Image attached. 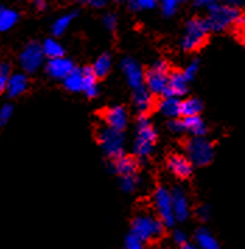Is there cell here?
<instances>
[{
  "mask_svg": "<svg viewBox=\"0 0 245 249\" xmlns=\"http://www.w3.org/2000/svg\"><path fill=\"white\" fill-rule=\"evenodd\" d=\"M209 28L205 20L201 18H193L187 23L185 27V34L181 39V46L185 51H195L199 49L207 39Z\"/></svg>",
  "mask_w": 245,
  "mask_h": 249,
  "instance_id": "obj_4",
  "label": "cell"
},
{
  "mask_svg": "<svg viewBox=\"0 0 245 249\" xmlns=\"http://www.w3.org/2000/svg\"><path fill=\"white\" fill-rule=\"evenodd\" d=\"M199 6H203V7H209L212 6L213 3H216V0H195Z\"/></svg>",
  "mask_w": 245,
  "mask_h": 249,
  "instance_id": "obj_42",
  "label": "cell"
},
{
  "mask_svg": "<svg viewBox=\"0 0 245 249\" xmlns=\"http://www.w3.org/2000/svg\"><path fill=\"white\" fill-rule=\"evenodd\" d=\"M112 66V60L111 56L110 55H107V53H104V55H101L97 60H95V63L93 65V71H94V74L97 76V79H102V77H105L108 73H110V70H111Z\"/></svg>",
  "mask_w": 245,
  "mask_h": 249,
  "instance_id": "obj_24",
  "label": "cell"
},
{
  "mask_svg": "<svg viewBox=\"0 0 245 249\" xmlns=\"http://www.w3.org/2000/svg\"><path fill=\"white\" fill-rule=\"evenodd\" d=\"M203 108L202 102L198 98H189L181 102V115L182 116H193L199 115Z\"/></svg>",
  "mask_w": 245,
  "mask_h": 249,
  "instance_id": "obj_27",
  "label": "cell"
},
{
  "mask_svg": "<svg viewBox=\"0 0 245 249\" xmlns=\"http://www.w3.org/2000/svg\"><path fill=\"white\" fill-rule=\"evenodd\" d=\"M174 242L179 245V247H182V245H185L187 242H188V237H187V234L185 232H182V231H175L174 232Z\"/></svg>",
  "mask_w": 245,
  "mask_h": 249,
  "instance_id": "obj_38",
  "label": "cell"
},
{
  "mask_svg": "<svg viewBox=\"0 0 245 249\" xmlns=\"http://www.w3.org/2000/svg\"><path fill=\"white\" fill-rule=\"evenodd\" d=\"M121 68H122L123 74L128 80V84L132 87V89H139L142 86H145V74H143V70L139 66V63L131 59V57H126L123 59L122 63H121Z\"/></svg>",
  "mask_w": 245,
  "mask_h": 249,
  "instance_id": "obj_10",
  "label": "cell"
},
{
  "mask_svg": "<svg viewBox=\"0 0 245 249\" xmlns=\"http://www.w3.org/2000/svg\"><path fill=\"white\" fill-rule=\"evenodd\" d=\"M28 87V80H27V76L22 74V73H16L13 76H9L7 79V84H6V91L9 94V97L11 98H16L19 95H21L25 92Z\"/></svg>",
  "mask_w": 245,
  "mask_h": 249,
  "instance_id": "obj_16",
  "label": "cell"
},
{
  "mask_svg": "<svg viewBox=\"0 0 245 249\" xmlns=\"http://www.w3.org/2000/svg\"><path fill=\"white\" fill-rule=\"evenodd\" d=\"M187 154L192 165L203 167L213 160L214 150L212 143L203 136H193L187 143Z\"/></svg>",
  "mask_w": 245,
  "mask_h": 249,
  "instance_id": "obj_5",
  "label": "cell"
},
{
  "mask_svg": "<svg viewBox=\"0 0 245 249\" xmlns=\"http://www.w3.org/2000/svg\"><path fill=\"white\" fill-rule=\"evenodd\" d=\"M133 102L136 109L142 113V115H146V113L151 109V107H153V98H151L150 91L147 90V87L142 86L139 89H134Z\"/></svg>",
  "mask_w": 245,
  "mask_h": 249,
  "instance_id": "obj_17",
  "label": "cell"
},
{
  "mask_svg": "<svg viewBox=\"0 0 245 249\" xmlns=\"http://www.w3.org/2000/svg\"><path fill=\"white\" fill-rule=\"evenodd\" d=\"M143 244H145V242L137 237L136 234H133V232H131V234L126 237V239H125V248L128 249H140L143 247Z\"/></svg>",
  "mask_w": 245,
  "mask_h": 249,
  "instance_id": "obj_33",
  "label": "cell"
},
{
  "mask_svg": "<svg viewBox=\"0 0 245 249\" xmlns=\"http://www.w3.org/2000/svg\"><path fill=\"white\" fill-rule=\"evenodd\" d=\"M113 160H115V162L112 164V165H113V171H115L116 174H119L121 177H122V175H129V174H136L137 162L134 161V159L121 156V157Z\"/></svg>",
  "mask_w": 245,
  "mask_h": 249,
  "instance_id": "obj_21",
  "label": "cell"
},
{
  "mask_svg": "<svg viewBox=\"0 0 245 249\" xmlns=\"http://www.w3.org/2000/svg\"><path fill=\"white\" fill-rule=\"evenodd\" d=\"M78 1H81L84 4H90L95 9H101L107 4V0H78Z\"/></svg>",
  "mask_w": 245,
  "mask_h": 249,
  "instance_id": "obj_39",
  "label": "cell"
},
{
  "mask_svg": "<svg viewBox=\"0 0 245 249\" xmlns=\"http://www.w3.org/2000/svg\"><path fill=\"white\" fill-rule=\"evenodd\" d=\"M104 121L108 127L123 132L128 124V112L123 107H112L104 112Z\"/></svg>",
  "mask_w": 245,
  "mask_h": 249,
  "instance_id": "obj_13",
  "label": "cell"
},
{
  "mask_svg": "<svg viewBox=\"0 0 245 249\" xmlns=\"http://www.w3.org/2000/svg\"><path fill=\"white\" fill-rule=\"evenodd\" d=\"M171 202L175 221H185L189 217V203L185 192L179 188H175L171 192Z\"/></svg>",
  "mask_w": 245,
  "mask_h": 249,
  "instance_id": "obj_12",
  "label": "cell"
},
{
  "mask_svg": "<svg viewBox=\"0 0 245 249\" xmlns=\"http://www.w3.org/2000/svg\"><path fill=\"white\" fill-rule=\"evenodd\" d=\"M139 177L136 174H129V175H122L121 177V188L125 192H133L139 186Z\"/></svg>",
  "mask_w": 245,
  "mask_h": 249,
  "instance_id": "obj_29",
  "label": "cell"
},
{
  "mask_svg": "<svg viewBox=\"0 0 245 249\" xmlns=\"http://www.w3.org/2000/svg\"><path fill=\"white\" fill-rule=\"evenodd\" d=\"M44 52L39 44L37 42H30L21 51L20 56H19V62L20 66L22 68L24 71L27 73H35L38 69L42 66L44 63Z\"/></svg>",
  "mask_w": 245,
  "mask_h": 249,
  "instance_id": "obj_8",
  "label": "cell"
},
{
  "mask_svg": "<svg viewBox=\"0 0 245 249\" xmlns=\"http://www.w3.org/2000/svg\"><path fill=\"white\" fill-rule=\"evenodd\" d=\"M188 90V80L184 77L182 73L174 71L168 74L167 90L163 97H181Z\"/></svg>",
  "mask_w": 245,
  "mask_h": 249,
  "instance_id": "obj_14",
  "label": "cell"
},
{
  "mask_svg": "<svg viewBox=\"0 0 245 249\" xmlns=\"http://www.w3.org/2000/svg\"><path fill=\"white\" fill-rule=\"evenodd\" d=\"M41 48H42V52H44L45 56H48L49 59L65 55L63 46L60 45L56 39H46L44 44L41 45Z\"/></svg>",
  "mask_w": 245,
  "mask_h": 249,
  "instance_id": "obj_26",
  "label": "cell"
},
{
  "mask_svg": "<svg viewBox=\"0 0 245 249\" xmlns=\"http://www.w3.org/2000/svg\"><path fill=\"white\" fill-rule=\"evenodd\" d=\"M19 21V13L13 9L0 7V33L11 30Z\"/></svg>",
  "mask_w": 245,
  "mask_h": 249,
  "instance_id": "obj_23",
  "label": "cell"
},
{
  "mask_svg": "<svg viewBox=\"0 0 245 249\" xmlns=\"http://www.w3.org/2000/svg\"><path fill=\"white\" fill-rule=\"evenodd\" d=\"M196 213H198L201 220H207L210 217V207L209 206H201Z\"/></svg>",
  "mask_w": 245,
  "mask_h": 249,
  "instance_id": "obj_40",
  "label": "cell"
},
{
  "mask_svg": "<svg viewBox=\"0 0 245 249\" xmlns=\"http://www.w3.org/2000/svg\"><path fill=\"white\" fill-rule=\"evenodd\" d=\"M157 0H129L132 10H149L156 7Z\"/></svg>",
  "mask_w": 245,
  "mask_h": 249,
  "instance_id": "obj_31",
  "label": "cell"
},
{
  "mask_svg": "<svg viewBox=\"0 0 245 249\" xmlns=\"http://www.w3.org/2000/svg\"><path fill=\"white\" fill-rule=\"evenodd\" d=\"M13 115V107L10 104H4L1 108H0V124H4L9 122V119Z\"/></svg>",
  "mask_w": 245,
  "mask_h": 249,
  "instance_id": "obj_35",
  "label": "cell"
},
{
  "mask_svg": "<svg viewBox=\"0 0 245 249\" xmlns=\"http://www.w3.org/2000/svg\"><path fill=\"white\" fill-rule=\"evenodd\" d=\"M65 89L72 92H80L83 90V71L81 69H73L63 79Z\"/></svg>",
  "mask_w": 245,
  "mask_h": 249,
  "instance_id": "obj_22",
  "label": "cell"
},
{
  "mask_svg": "<svg viewBox=\"0 0 245 249\" xmlns=\"http://www.w3.org/2000/svg\"><path fill=\"white\" fill-rule=\"evenodd\" d=\"M168 81V65L164 60L156 62L145 76V83L147 90L154 94L164 95L167 90Z\"/></svg>",
  "mask_w": 245,
  "mask_h": 249,
  "instance_id": "obj_7",
  "label": "cell"
},
{
  "mask_svg": "<svg viewBox=\"0 0 245 249\" xmlns=\"http://www.w3.org/2000/svg\"><path fill=\"white\" fill-rule=\"evenodd\" d=\"M154 207L160 220L166 227H172L175 224V217L172 213V202L171 192L166 188H158L154 193Z\"/></svg>",
  "mask_w": 245,
  "mask_h": 249,
  "instance_id": "obj_9",
  "label": "cell"
},
{
  "mask_svg": "<svg viewBox=\"0 0 245 249\" xmlns=\"http://www.w3.org/2000/svg\"><path fill=\"white\" fill-rule=\"evenodd\" d=\"M102 23H104L105 28H107L108 31H115V28H116V17H115L113 14H111V13H108V14L104 16Z\"/></svg>",
  "mask_w": 245,
  "mask_h": 249,
  "instance_id": "obj_37",
  "label": "cell"
},
{
  "mask_svg": "<svg viewBox=\"0 0 245 249\" xmlns=\"http://www.w3.org/2000/svg\"><path fill=\"white\" fill-rule=\"evenodd\" d=\"M164 231H166L164 223L147 213L137 214L132 223V232L136 234L143 242L156 241L164 235Z\"/></svg>",
  "mask_w": 245,
  "mask_h": 249,
  "instance_id": "obj_1",
  "label": "cell"
},
{
  "mask_svg": "<svg viewBox=\"0 0 245 249\" xmlns=\"http://www.w3.org/2000/svg\"><path fill=\"white\" fill-rule=\"evenodd\" d=\"M195 239H196V244L203 249H217L219 248V244L217 241L214 239L212 234L205 230V228H201L198 230L196 235H195Z\"/></svg>",
  "mask_w": 245,
  "mask_h": 249,
  "instance_id": "obj_25",
  "label": "cell"
},
{
  "mask_svg": "<svg viewBox=\"0 0 245 249\" xmlns=\"http://www.w3.org/2000/svg\"><path fill=\"white\" fill-rule=\"evenodd\" d=\"M83 90L90 98L98 95V86H97V76L94 74L91 68H83Z\"/></svg>",
  "mask_w": 245,
  "mask_h": 249,
  "instance_id": "obj_19",
  "label": "cell"
},
{
  "mask_svg": "<svg viewBox=\"0 0 245 249\" xmlns=\"http://www.w3.org/2000/svg\"><path fill=\"white\" fill-rule=\"evenodd\" d=\"M11 74V69L9 63L3 62L0 63V94L3 91H6V84H7V79Z\"/></svg>",
  "mask_w": 245,
  "mask_h": 249,
  "instance_id": "obj_32",
  "label": "cell"
},
{
  "mask_svg": "<svg viewBox=\"0 0 245 249\" xmlns=\"http://www.w3.org/2000/svg\"><path fill=\"white\" fill-rule=\"evenodd\" d=\"M184 126H185V132H189L192 136H205L207 130L206 124L199 118V115L184 116Z\"/></svg>",
  "mask_w": 245,
  "mask_h": 249,
  "instance_id": "obj_20",
  "label": "cell"
},
{
  "mask_svg": "<svg viewBox=\"0 0 245 249\" xmlns=\"http://www.w3.org/2000/svg\"><path fill=\"white\" fill-rule=\"evenodd\" d=\"M76 16H77L76 13H69V14H65L62 17H59L57 20H55V23L52 25V33H54V35L59 36V35L65 34V31L69 28V25L72 24V21L75 20Z\"/></svg>",
  "mask_w": 245,
  "mask_h": 249,
  "instance_id": "obj_28",
  "label": "cell"
},
{
  "mask_svg": "<svg viewBox=\"0 0 245 249\" xmlns=\"http://www.w3.org/2000/svg\"><path fill=\"white\" fill-rule=\"evenodd\" d=\"M224 4H227V6H231V7H237V9H240L243 4H244V0H223Z\"/></svg>",
  "mask_w": 245,
  "mask_h": 249,
  "instance_id": "obj_41",
  "label": "cell"
},
{
  "mask_svg": "<svg viewBox=\"0 0 245 249\" xmlns=\"http://www.w3.org/2000/svg\"><path fill=\"white\" fill-rule=\"evenodd\" d=\"M240 14L241 13L237 7L213 3L212 6H209V16L205 21L207 24L209 31L222 33L235 23V20Z\"/></svg>",
  "mask_w": 245,
  "mask_h": 249,
  "instance_id": "obj_2",
  "label": "cell"
},
{
  "mask_svg": "<svg viewBox=\"0 0 245 249\" xmlns=\"http://www.w3.org/2000/svg\"><path fill=\"white\" fill-rule=\"evenodd\" d=\"M168 170L181 179H187L192 174V164L188 157L181 154H174L168 159Z\"/></svg>",
  "mask_w": 245,
  "mask_h": 249,
  "instance_id": "obj_15",
  "label": "cell"
},
{
  "mask_svg": "<svg viewBox=\"0 0 245 249\" xmlns=\"http://www.w3.org/2000/svg\"><path fill=\"white\" fill-rule=\"evenodd\" d=\"M158 109L167 118H178L181 115V101L177 97H164L158 104Z\"/></svg>",
  "mask_w": 245,
  "mask_h": 249,
  "instance_id": "obj_18",
  "label": "cell"
},
{
  "mask_svg": "<svg viewBox=\"0 0 245 249\" xmlns=\"http://www.w3.org/2000/svg\"><path fill=\"white\" fill-rule=\"evenodd\" d=\"M182 0H160V6H161V12L164 13V16L171 17L174 16L178 10L179 4Z\"/></svg>",
  "mask_w": 245,
  "mask_h": 249,
  "instance_id": "obj_30",
  "label": "cell"
},
{
  "mask_svg": "<svg viewBox=\"0 0 245 249\" xmlns=\"http://www.w3.org/2000/svg\"><path fill=\"white\" fill-rule=\"evenodd\" d=\"M198 70H199V60H193L190 65H188V68L184 70L182 74H184V77L188 80V81H190V80L196 76Z\"/></svg>",
  "mask_w": 245,
  "mask_h": 249,
  "instance_id": "obj_34",
  "label": "cell"
},
{
  "mask_svg": "<svg viewBox=\"0 0 245 249\" xmlns=\"http://www.w3.org/2000/svg\"><path fill=\"white\" fill-rule=\"evenodd\" d=\"M168 129L172 133H184L185 132L184 121H179L177 118H172V121H170V124H168Z\"/></svg>",
  "mask_w": 245,
  "mask_h": 249,
  "instance_id": "obj_36",
  "label": "cell"
},
{
  "mask_svg": "<svg viewBox=\"0 0 245 249\" xmlns=\"http://www.w3.org/2000/svg\"><path fill=\"white\" fill-rule=\"evenodd\" d=\"M156 130L150 121L142 115L137 121V136L134 140L133 151L137 157H147L156 143Z\"/></svg>",
  "mask_w": 245,
  "mask_h": 249,
  "instance_id": "obj_3",
  "label": "cell"
},
{
  "mask_svg": "<svg viewBox=\"0 0 245 249\" xmlns=\"http://www.w3.org/2000/svg\"><path fill=\"white\" fill-rule=\"evenodd\" d=\"M34 4H35V7H37V9L44 10L45 6H46V0H34Z\"/></svg>",
  "mask_w": 245,
  "mask_h": 249,
  "instance_id": "obj_43",
  "label": "cell"
},
{
  "mask_svg": "<svg viewBox=\"0 0 245 249\" xmlns=\"http://www.w3.org/2000/svg\"><path fill=\"white\" fill-rule=\"evenodd\" d=\"M75 69V65L70 59L63 56L52 57L49 59L48 65H46V73L56 80H63L67 74Z\"/></svg>",
  "mask_w": 245,
  "mask_h": 249,
  "instance_id": "obj_11",
  "label": "cell"
},
{
  "mask_svg": "<svg viewBox=\"0 0 245 249\" xmlns=\"http://www.w3.org/2000/svg\"><path fill=\"white\" fill-rule=\"evenodd\" d=\"M98 142L101 148L110 159H118L123 154V135L122 132L112 127H102L98 130Z\"/></svg>",
  "mask_w": 245,
  "mask_h": 249,
  "instance_id": "obj_6",
  "label": "cell"
}]
</instances>
